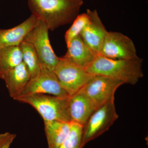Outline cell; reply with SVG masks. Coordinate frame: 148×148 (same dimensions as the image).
I'll return each instance as SVG.
<instances>
[{
    "mask_svg": "<svg viewBox=\"0 0 148 148\" xmlns=\"http://www.w3.org/2000/svg\"><path fill=\"white\" fill-rule=\"evenodd\" d=\"M32 14L54 31L71 24L79 14L82 0H27Z\"/></svg>",
    "mask_w": 148,
    "mask_h": 148,
    "instance_id": "obj_1",
    "label": "cell"
},
{
    "mask_svg": "<svg viewBox=\"0 0 148 148\" xmlns=\"http://www.w3.org/2000/svg\"><path fill=\"white\" fill-rule=\"evenodd\" d=\"M143 59H112L98 55L86 70L92 75H99L134 85L144 76Z\"/></svg>",
    "mask_w": 148,
    "mask_h": 148,
    "instance_id": "obj_2",
    "label": "cell"
},
{
    "mask_svg": "<svg viewBox=\"0 0 148 148\" xmlns=\"http://www.w3.org/2000/svg\"><path fill=\"white\" fill-rule=\"evenodd\" d=\"M68 97L36 94L21 96L15 100L32 106L44 121H56L69 123L71 120L68 109Z\"/></svg>",
    "mask_w": 148,
    "mask_h": 148,
    "instance_id": "obj_3",
    "label": "cell"
},
{
    "mask_svg": "<svg viewBox=\"0 0 148 148\" xmlns=\"http://www.w3.org/2000/svg\"><path fill=\"white\" fill-rule=\"evenodd\" d=\"M118 118L114 99L98 108L83 126L82 148L108 131Z\"/></svg>",
    "mask_w": 148,
    "mask_h": 148,
    "instance_id": "obj_4",
    "label": "cell"
},
{
    "mask_svg": "<svg viewBox=\"0 0 148 148\" xmlns=\"http://www.w3.org/2000/svg\"><path fill=\"white\" fill-rule=\"evenodd\" d=\"M47 26L39 20L37 24L26 35L24 40L33 46L39 61L40 65L54 71L59 57L51 45Z\"/></svg>",
    "mask_w": 148,
    "mask_h": 148,
    "instance_id": "obj_5",
    "label": "cell"
},
{
    "mask_svg": "<svg viewBox=\"0 0 148 148\" xmlns=\"http://www.w3.org/2000/svg\"><path fill=\"white\" fill-rule=\"evenodd\" d=\"M53 71L69 96L81 90L93 76L64 56L59 57Z\"/></svg>",
    "mask_w": 148,
    "mask_h": 148,
    "instance_id": "obj_6",
    "label": "cell"
},
{
    "mask_svg": "<svg viewBox=\"0 0 148 148\" xmlns=\"http://www.w3.org/2000/svg\"><path fill=\"white\" fill-rule=\"evenodd\" d=\"M99 55L112 59H130L138 57L135 44L130 38L120 32L108 31Z\"/></svg>",
    "mask_w": 148,
    "mask_h": 148,
    "instance_id": "obj_7",
    "label": "cell"
},
{
    "mask_svg": "<svg viewBox=\"0 0 148 148\" xmlns=\"http://www.w3.org/2000/svg\"><path fill=\"white\" fill-rule=\"evenodd\" d=\"M123 84L121 81L109 77L94 75L80 90L87 95L97 109L114 100L117 89Z\"/></svg>",
    "mask_w": 148,
    "mask_h": 148,
    "instance_id": "obj_8",
    "label": "cell"
},
{
    "mask_svg": "<svg viewBox=\"0 0 148 148\" xmlns=\"http://www.w3.org/2000/svg\"><path fill=\"white\" fill-rule=\"evenodd\" d=\"M42 94L68 97L53 71L40 66L38 75L31 79L24 89L15 99L24 95Z\"/></svg>",
    "mask_w": 148,
    "mask_h": 148,
    "instance_id": "obj_9",
    "label": "cell"
},
{
    "mask_svg": "<svg viewBox=\"0 0 148 148\" xmlns=\"http://www.w3.org/2000/svg\"><path fill=\"white\" fill-rule=\"evenodd\" d=\"M90 20L83 29L80 36L85 43L99 55L107 30L98 15L97 10H86Z\"/></svg>",
    "mask_w": 148,
    "mask_h": 148,
    "instance_id": "obj_10",
    "label": "cell"
},
{
    "mask_svg": "<svg viewBox=\"0 0 148 148\" xmlns=\"http://www.w3.org/2000/svg\"><path fill=\"white\" fill-rule=\"evenodd\" d=\"M68 101L71 122L83 126L97 110L92 101L81 90L69 96Z\"/></svg>",
    "mask_w": 148,
    "mask_h": 148,
    "instance_id": "obj_11",
    "label": "cell"
},
{
    "mask_svg": "<svg viewBox=\"0 0 148 148\" xmlns=\"http://www.w3.org/2000/svg\"><path fill=\"white\" fill-rule=\"evenodd\" d=\"M67 47V51L64 57L85 71L98 55L85 43L80 36L71 40Z\"/></svg>",
    "mask_w": 148,
    "mask_h": 148,
    "instance_id": "obj_12",
    "label": "cell"
},
{
    "mask_svg": "<svg viewBox=\"0 0 148 148\" xmlns=\"http://www.w3.org/2000/svg\"><path fill=\"white\" fill-rule=\"evenodd\" d=\"M39 19L32 14L25 21L8 29H0V49L20 45L28 33L37 24Z\"/></svg>",
    "mask_w": 148,
    "mask_h": 148,
    "instance_id": "obj_13",
    "label": "cell"
},
{
    "mask_svg": "<svg viewBox=\"0 0 148 148\" xmlns=\"http://www.w3.org/2000/svg\"><path fill=\"white\" fill-rule=\"evenodd\" d=\"M30 79V72L23 62L11 70L3 79L10 96L14 100L19 95Z\"/></svg>",
    "mask_w": 148,
    "mask_h": 148,
    "instance_id": "obj_14",
    "label": "cell"
},
{
    "mask_svg": "<svg viewBox=\"0 0 148 148\" xmlns=\"http://www.w3.org/2000/svg\"><path fill=\"white\" fill-rule=\"evenodd\" d=\"M48 148H58L67 138L71 129V122L56 121H44Z\"/></svg>",
    "mask_w": 148,
    "mask_h": 148,
    "instance_id": "obj_15",
    "label": "cell"
},
{
    "mask_svg": "<svg viewBox=\"0 0 148 148\" xmlns=\"http://www.w3.org/2000/svg\"><path fill=\"white\" fill-rule=\"evenodd\" d=\"M23 62L19 45L0 49V79L11 70Z\"/></svg>",
    "mask_w": 148,
    "mask_h": 148,
    "instance_id": "obj_16",
    "label": "cell"
},
{
    "mask_svg": "<svg viewBox=\"0 0 148 148\" xmlns=\"http://www.w3.org/2000/svg\"><path fill=\"white\" fill-rule=\"evenodd\" d=\"M19 46L22 52L23 62L29 69L31 79L39 73L40 65L38 58L33 46L29 42L23 40Z\"/></svg>",
    "mask_w": 148,
    "mask_h": 148,
    "instance_id": "obj_17",
    "label": "cell"
},
{
    "mask_svg": "<svg viewBox=\"0 0 148 148\" xmlns=\"http://www.w3.org/2000/svg\"><path fill=\"white\" fill-rule=\"evenodd\" d=\"M83 126L71 122L69 135L58 148H83Z\"/></svg>",
    "mask_w": 148,
    "mask_h": 148,
    "instance_id": "obj_18",
    "label": "cell"
},
{
    "mask_svg": "<svg viewBox=\"0 0 148 148\" xmlns=\"http://www.w3.org/2000/svg\"><path fill=\"white\" fill-rule=\"evenodd\" d=\"M90 20V16L87 13L79 14L72 22L71 26L66 32L65 40L66 45L71 40L80 36L83 29H84Z\"/></svg>",
    "mask_w": 148,
    "mask_h": 148,
    "instance_id": "obj_19",
    "label": "cell"
},
{
    "mask_svg": "<svg viewBox=\"0 0 148 148\" xmlns=\"http://www.w3.org/2000/svg\"><path fill=\"white\" fill-rule=\"evenodd\" d=\"M16 135L9 132L0 134V148H10Z\"/></svg>",
    "mask_w": 148,
    "mask_h": 148,
    "instance_id": "obj_20",
    "label": "cell"
}]
</instances>
